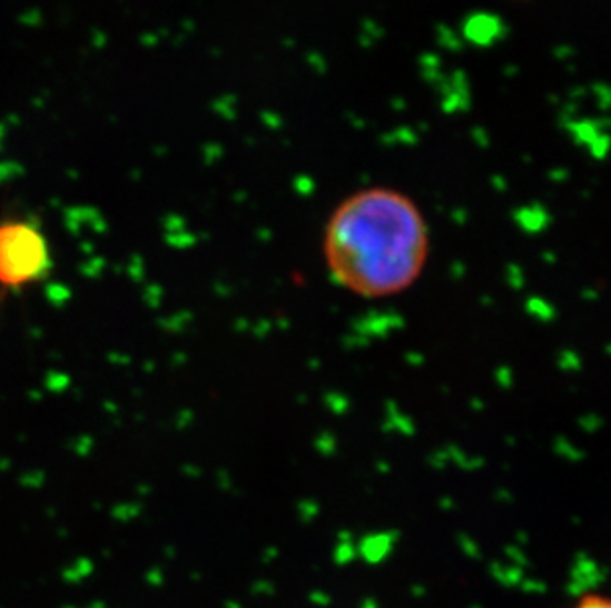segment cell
I'll return each mask as SVG.
<instances>
[{
	"instance_id": "cell-1",
	"label": "cell",
	"mask_w": 611,
	"mask_h": 608,
	"mask_svg": "<svg viewBox=\"0 0 611 608\" xmlns=\"http://www.w3.org/2000/svg\"><path fill=\"white\" fill-rule=\"evenodd\" d=\"M328 279L363 300L396 299L414 289L432 257V231L422 208L388 186L346 196L323 230Z\"/></svg>"
},
{
	"instance_id": "cell-2",
	"label": "cell",
	"mask_w": 611,
	"mask_h": 608,
	"mask_svg": "<svg viewBox=\"0 0 611 608\" xmlns=\"http://www.w3.org/2000/svg\"><path fill=\"white\" fill-rule=\"evenodd\" d=\"M52 251L40 223L22 216L0 220V302L48 279Z\"/></svg>"
},
{
	"instance_id": "cell-3",
	"label": "cell",
	"mask_w": 611,
	"mask_h": 608,
	"mask_svg": "<svg viewBox=\"0 0 611 608\" xmlns=\"http://www.w3.org/2000/svg\"><path fill=\"white\" fill-rule=\"evenodd\" d=\"M570 608H611V595L603 592H588Z\"/></svg>"
}]
</instances>
